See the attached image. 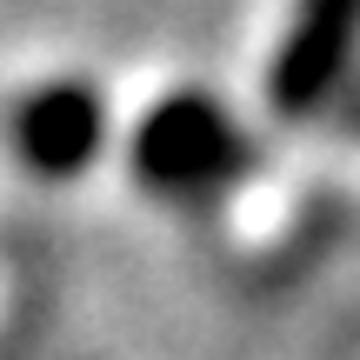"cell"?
<instances>
[{
  "label": "cell",
  "instance_id": "3957f363",
  "mask_svg": "<svg viewBox=\"0 0 360 360\" xmlns=\"http://www.w3.org/2000/svg\"><path fill=\"white\" fill-rule=\"evenodd\" d=\"M101 134H107V114H101V94L80 87V80H53V87L27 94L20 120H13V141H20L27 167L34 174H53V180H74L101 154Z\"/></svg>",
  "mask_w": 360,
  "mask_h": 360
},
{
  "label": "cell",
  "instance_id": "6da1fadb",
  "mask_svg": "<svg viewBox=\"0 0 360 360\" xmlns=\"http://www.w3.org/2000/svg\"><path fill=\"white\" fill-rule=\"evenodd\" d=\"M240 127L227 120V107L207 94H167L154 114L134 127V174L160 193H200L220 187L240 167Z\"/></svg>",
  "mask_w": 360,
  "mask_h": 360
},
{
  "label": "cell",
  "instance_id": "7a4b0ae2",
  "mask_svg": "<svg viewBox=\"0 0 360 360\" xmlns=\"http://www.w3.org/2000/svg\"><path fill=\"white\" fill-rule=\"evenodd\" d=\"M354 40H360V0H300L294 27L281 40V60H274V107L314 114L334 94Z\"/></svg>",
  "mask_w": 360,
  "mask_h": 360
}]
</instances>
